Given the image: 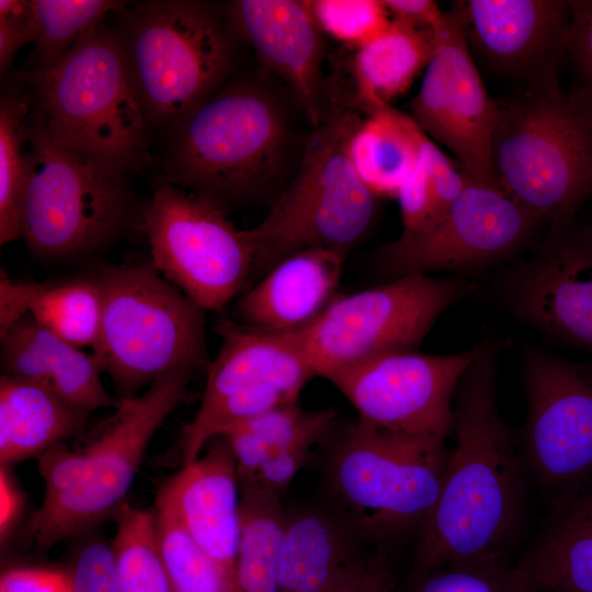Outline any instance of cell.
Returning a JSON list of instances; mask_svg holds the SVG:
<instances>
[{
  "instance_id": "1",
  "label": "cell",
  "mask_w": 592,
  "mask_h": 592,
  "mask_svg": "<svg viewBox=\"0 0 592 592\" xmlns=\"http://www.w3.org/2000/svg\"><path fill=\"white\" fill-rule=\"evenodd\" d=\"M496 383V351L485 342L455 394L456 445L447 454L437 501L419 528L415 569L509 558L531 475L520 433L498 411Z\"/></svg>"
},
{
  "instance_id": "2",
  "label": "cell",
  "mask_w": 592,
  "mask_h": 592,
  "mask_svg": "<svg viewBox=\"0 0 592 592\" xmlns=\"http://www.w3.org/2000/svg\"><path fill=\"white\" fill-rule=\"evenodd\" d=\"M192 376L171 372L143 394L117 399L110 418L81 444L60 443L37 458L44 500L26 534L38 550H49L116 514L151 439L185 398Z\"/></svg>"
},
{
  "instance_id": "3",
  "label": "cell",
  "mask_w": 592,
  "mask_h": 592,
  "mask_svg": "<svg viewBox=\"0 0 592 592\" xmlns=\"http://www.w3.org/2000/svg\"><path fill=\"white\" fill-rule=\"evenodd\" d=\"M111 30L147 129L171 135L228 80L235 39L226 9L197 0L145 1Z\"/></svg>"
},
{
  "instance_id": "4",
  "label": "cell",
  "mask_w": 592,
  "mask_h": 592,
  "mask_svg": "<svg viewBox=\"0 0 592 592\" xmlns=\"http://www.w3.org/2000/svg\"><path fill=\"white\" fill-rule=\"evenodd\" d=\"M283 102L250 78L227 81L170 135L163 180L225 209L263 193L289 149Z\"/></svg>"
},
{
  "instance_id": "5",
  "label": "cell",
  "mask_w": 592,
  "mask_h": 592,
  "mask_svg": "<svg viewBox=\"0 0 592 592\" xmlns=\"http://www.w3.org/2000/svg\"><path fill=\"white\" fill-rule=\"evenodd\" d=\"M492 162L499 184L550 227L592 201V96L582 87L498 100Z\"/></svg>"
},
{
  "instance_id": "6",
  "label": "cell",
  "mask_w": 592,
  "mask_h": 592,
  "mask_svg": "<svg viewBox=\"0 0 592 592\" xmlns=\"http://www.w3.org/2000/svg\"><path fill=\"white\" fill-rule=\"evenodd\" d=\"M352 106H333L312 127L294 177L266 216L249 229L254 276L305 250L349 254L368 232L376 200L357 177L349 143L363 118Z\"/></svg>"
},
{
  "instance_id": "7",
  "label": "cell",
  "mask_w": 592,
  "mask_h": 592,
  "mask_svg": "<svg viewBox=\"0 0 592 592\" xmlns=\"http://www.w3.org/2000/svg\"><path fill=\"white\" fill-rule=\"evenodd\" d=\"M25 79L58 146L122 177L147 162V125L119 47L104 22L53 68L25 73Z\"/></svg>"
},
{
  "instance_id": "8",
  "label": "cell",
  "mask_w": 592,
  "mask_h": 592,
  "mask_svg": "<svg viewBox=\"0 0 592 592\" xmlns=\"http://www.w3.org/2000/svg\"><path fill=\"white\" fill-rule=\"evenodd\" d=\"M91 277L102 299L92 353L112 379L117 399L139 395L171 372L207 368L205 310L151 262L105 265Z\"/></svg>"
},
{
  "instance_id": "9",
  "label": "cell",
  "mask_w": 592,
  "mask_h": 592,
  "mask_svg": "<svg viewBox=\"0 0 592 592\" xmlns=\"http://www.w3.org/2000/svg\"><path fill=\"white\" fill-rule=\"evenodd\" d=\"M325 470L333 508L364 542L420 528L440 496L445 441L357 420L333 432Z\"/></svg>"
},
{
  "instance_id": "10",
  "label": "cell",
  "mask_w": 592,
  "mask_h": 592,
  "mask_svg": "<svg viewBox=\"0 0 592 592\" xmlns=\"http://www.w3.org/2000/svg\"><path fill=\"white\" fill-rule=\"evenodd\" d=\"M27 145L22 238L33 253L54 261L90 255L133 224L136 206L124 177L54 143L34 102Z\"/></svg>"
},
{
  "instance_id": "11",
  "label": "cell",
  "mask_w": 592,
  "mask_h": 592,
  "mask_svg": "<svg viewBox=\"0 0 592 592\" xmlns=\"http://www.w3.org/2000/svg\"><path fill=\"white\" fill-rule=\"evenodd\" d=\"M476 288L468 280L407 274L337 295L296 332L316 376L403 351L418 350L439 317Z\"/></svg>"
},
{
  "instance_id": "12",
  "label": "cell",
  "mask_w": 592,
  "mask_h": 592,
  "mask_svg": "<svg viewBox=\"0 0 592 592\" xmlns=\"http://www.w3.org/2000/svg\"><path fill=\"white\" fill-rule=\"evenodd\" d=\"M151 263L203 310H221L254 276L249 229L217 203L162 179L139 212Z\"/></svg>"
},
{
  "instance_id": "13",
  "label": "cell",
  "mask_w": 592,
  "mask_h": 592,
  "mask_svg": "<svg viewBox=\"0 0 592 592\" xmlns=\"http://www.w3.org/2000/svg\"><path fill=\"white\" fill-rule=\"evenodd\" d=\"M216 332L220 346L206 368L200 407L180 435L181 466L240 423L297 402L316 377L296 332L267 333L227 319Z\"/></svg>"
},
{
  "instance_id": "14",
  "label": "cell",
  "mask_w": 592,
  "mask_h": 592,
  "mask_svg": "<svg viewBox=\"0 0 592 592\" xmlns=\"http://www.w3.org/2000/svg\"><path fill=\"white\" fill-rule=\"evenodd\" d=\"M480 345L456 354L403 351L328 375L358 421L410 435L443 440L454 429L459 380Z\"/></svg>"
},
{
  "instance_id": "15",
  "label": "cell",
  "mask_w": 592,
  "mask_h": 592,
  "mask_svg": "<svg viewBox=\"0 0 592 592\" xmlns=\"http://www.w3.org/2000/svg\"><path fill=\"white\" fill-rule=\"evenodd\" d=\"M412 119L477 183L501 187L492 162L499 102L489 95L463 29L458 1L444 12L436 49L409 102Z\"/></svg>"
},
{
  "instance_id": "16",
  "label": "cell",
  "mask_w": 592,
  "mask_h": 592,
  "mask_svg": "<svg viewBox=\"0 0 592 592\" xmlns=\"http://www.w3.org/2000/svg\"><path fill=\"white\" fill-rule=\"evenodd\" d=\"M540 223L501 187L470 180L435 225L383 246L376 265L392 278L480 266L524 246Z\"/></svg>"
},
{
  "instance_id": "17",
  "label": "cell",
  "mask_w": 592,
  "mask_h": 592,
  "mask_svg": "<svg viewBox=\"0 0 592 592\" xmlns=\"http://www.w3.org/2000/svg\"><path fill=\"white\" fill-rule=\"evenodd\" d=\"M527 418L520 432L531 477L561 488L592 469V362L532 350L524 357Z\"/></svg>"
},
{
  "instance_id": "18",
  "label": "cell",
  "mask_w": 592,
  "mask_h": 592,
  "mask_svg": "<svg viewBox=\"0 0 592 592\" xmlns=\"http://www.w3.org/2000/svg\"><path fill=\"white\" fill-rule=\"evenodd\" d=\"M469 52L478 66L521 83V90L560 88L570 3L563 0L458 1Z\"/></svg>"
},
{
  "instance_id": "19",
  "label": "cell",
  "mask_w": 592,
  "mask_h": 592,
  "mask_svg": "<svg viewBox=\"0 0 592 592\" xmlns=\"http://www.w3.org/2000/svg\"><path fill=\"white\" fill-rule=\"evenodd\" d=\"M512 311L544 334L592 354V223L550 229L543 249L519 271Z\"/></svg>"
},
{
  "instance_id": "20",
  "label": "cell",
  "mask_w": 592,
  "mask_h": 592,
  "mask_svg": "<svg viewBox=\"0 0 592 592\" xmlns=\"http://www.w3.org/2000/svg\"><path fill=\"white\" fill-rule=\"evenodd\" d=\"M226 13L237 38L292 90L312 127L325 117L323 34L305 0H236Z\"/></svg>"
},
{
  "instance_id": "21",
  "label": "cell",
  "mask_w": 592,
  "mask_h": 592,
  "mask_svg": "<svg viewBox=\"0 0 592 592\" xmlns=\"http://www.w3.org/2000/svg\"><path fill=\"white\" fill-rule=\"evenodd\" d=\"M206 447L160 490L170 499L191 538L224 571L232 592L240 536L236 459L224 435Z\"/></svg>"
},
{
  "instance_id": "22",
  "label": "cell",
  "mask_w": 592,
  "mask_h": 592,
  "mask_svg": "<svg viewBox=\"0 0 592 592\" xmlns=\"http://www.w3.org/2000/svg\"><path fill=\"white\" fill-rule=\"evenodd\" d=\"M337 414L333 407L306 410L297 401L228 431L224 436L235 455L239 489L282 497L314 447L331 435Z\"/></svg>"
},
{
  "instance_id": "23",
  "label": "cell",
  "mask_w": 592,
  "mask_h": 592,
  "mask_svg": "<svg viewBox=\"0 0 592 592\" xmlns=\"http://www.w3.org/2000/svg\"><path fill=\"white\" fill-rule=\"evenodd\" d=\"M346 258L312 249L283 259L241 296L239 322L275 334L307 328L337 297Z\"/></svg>"
},
{
  "instance_id": "24",
  "label": "cell",
  "mask_w": 592,
  "mask_h": 592,
  "mask_svg": "<svg viewBox=\"0 0 592 592\" xmlns=\"http://www.w3.org/2000/svg\"><path fill=\"white\" fill-rule=\"evenodd\" d=\"M1 364L3 374L37 383L89 413L117 403L103 385L98 357L52 333L30 314L1 333Z\"/></svg>"
},
{
  "instance_id": "25",
  "label": "cell",
  "mask_w": 592,
  "mask_h": 592,
  "mask_svg": "<svg viewBox=\"0 0 592 592\" xmlns=\"http://www.w3.org/2000/svg\"><path fill=\"white\" fill-rule=\"evenodd\" d=\"M361 543L334 508L287 511L277 592H334L364 557Z\"/></svg>"
},
{
  "instance_id": "26",
  "label": "cell",
  "mask_w": 592,
  "mask_h": 592,
  "mask_svg": "<svg viewBox=\"0 0 592 592\" xmlns=\"http://www.w3.org/2000/svg\"><path fill=\"white\" fill-rule=\"evenodd\" d=\"M89 412L32 380L0 378L1 466L38 458L53 446L81 433Z\"/></svg>"
},
{
  "instance_id": "27",
  "label": "cell",
  "mask_w": 592,
  "mask_h": 592,
  "mask_svg": "<svg viewBox=\"0 0 592 592\" xmlns=\"http://www.w3.org/2000/svg\"><path fill=\"white\" fill-rule=\"evenodd\" d=\"M357 109L366 117L351 136L348 148L351 163L374 196L396 198L419 162L423 130L410 115L391 104Z\"/></svg>"
},
{
  "instance_id": "28",
  "label": "cell",
  "mask_w": 592,
  "mask_h": 592,
  "mask_svg": "<svg viewBox=\"0 0 592 592\" xmlns=\"http://www.w3.org/2000/svg\"><path fill=\"white\" fill-rule=\"evenodd\" d=\"M436 49V31L391 20L376 37L354 50L352 107L390 104L426 69Z\"/></svg>"
},
{
  "instance_id": "29",
  "label": "cell",
  "mask_w": 592,
  "mask_h": 592,
  "mask_svg": "<svg viewBox=\"0 0 592 592\" xmlns=\"http://www.w3.org/2000/svg\"><path fill=\"white\" fill-rule=\"evenodd\" d=\"M286 515L281 497L240 490V536L232 592H277Z\"/></svg>"
},
{
  "instance_id": "30",
  "label": "cell",
  "mask_w": 592,
  "mask_h": 592,
  "mask_svg": "<svg viewBox=\"0 0 592 592\" xmlns=\"http://www.w3.org/2000/svg\"><path fill=\"white\" fill-rule=\"evenodd\" d=\"M519 565L536 592H592V502L555 525Z\"/></svg>"
},
{
  "instance_id": "31",
  "label": "cell",
  "mask_w": 592,
  "mask_h": 592,
  "mask_svg": "<svg viewBox=\"0 0 592 592\" xmlns=\"http://www.w3.org/2000/svg\"><path fill=\"white\" fill-rule=\"evenodd\" d=\"M33 96L25 84L2 92L0 101V244L22 238L29 183L27 119Z\"/></svg>"
},
{
  "instance_id": "32",
  "label": "cell",
  "mask_w": 592,
  "mask_h": 592,
  "mask_svg": "<svg viewBox=\"0 0 592 592\" xmlns=\"http://www.w3.org/2000/svg\"><path fill=\"white\" fill-rule=\"evenodd\" d=\"M114 517L116 532L111 545L117 592H174L155 510L125 502Z\"/></svg>"
},
{
  "instance_id": "33",
  "label": "cell",
  "mask_w": 592,
  "mask_h": 592,
  "mask_svg": "<svg viewBox=\"0 0 592 592\" xmlns=\"http://www.w3.org/2000/svg\"><path fill=\"white\" fill-rule=\"evenodd\" d=\"M126 4L116 0H33L36 37L26 75L53 68L109 13Z\"/></svg>"
},
{
  "instance_id": "34",
  "label": "cell",
  "mask_w": 592,
  "mask_h": 592,
  "mask_svg": "<svg viewBox=\"0 0 592 592\" xmlns=\"http://www.w3.org/2000/svg\"><path fill=\"white\" fill-rule=\"evenodd\" d=\"M29 314L70 344L93 349L101 328V294L92 277L41 283Z\"/></svg>"
},
{
  "instance_id": "35",
  "label": "cell",
  "mask_w": 592,
  "mask_h": 592,
  "mask_svg": "<svg viewBox=\"0 0 592 592\" xmlns=\"http://www.w3.org/2000/svg\"><path fill=\"white\" fill-rule=\"evenodd\" d=\"M155 513L174 592H231L224 571L191 538L161 490L156 498Z\"/></svg>"
},
{
  "instance_id": "36",
  "label": "cell",
  "mask_w": 592,
  "mask_h": 592,
  "mask_svg": "<svg viewBox=\"0 0 592 592\" xmlns=\"http://www.w3.org/2000/svg\"><path fill=\"white\" fill-rule=\"evenodd\" d=\"M406 592H536L510 558L454 562L430 569L413 568Z\"/></svg>"
},
{
  "instance_id": "37",
  "label": "cell",
  "mask_w": 592,
  "mask_h": 592,
  "mask_svg": "<svg viewBox=\"0 0 592 592\" xmlns=\"http://www.w3.org/2000/svg\"><path fill=\"white\" fill-rule=\"evenodd\" d=\"M323 35L353 52L390 24L383 0H305Z\"/></svg>"
},
{
  "instance_id": "38",
  "label": "cell",
  "mask_w": 592,
  "mask_h": 592,
  "mask_svg": "<svg viewBox=\"0 0 592 592\" xmlns=\"http://www.w3.org/2000/svg\"><path fill=\"white\" fill-rule=\"evenodd\" d=\"M396 198L399 202L402 224L400 235L403 236L415 235L429 229L446 214L433 189L421 152L415 169Z\"/></svg>"
},
{
  "instance_id": "39",
  "label": "cell",
  "mask_w": 592,
  "mask_h": 592,
  "mask_svg": "<svg viewBox=\"0 0 592 592\" xmlns=\"http://www.w3.org/2000/svg\"><path fill=\"white\" fill-rule=\"evenodd\" d=\"M70 574L72 592H117L112 545L102 539L86 543Z\"/></svg>"
},
{
  "instance_id": "40",
  "label": "cell",
  "mask_w": 592,
  "mask_h": 592,
  "mask_svg": "<svg viewBox=\"0 0 592 592\" xmlns=\"http://www.w3.org/2000/svg\"><path fill=\"white\" fill-rule=\"evenodd\" d=\"M33 0H0V71L3 75L24 45L34 43Z\"/></svg>"
},
{
  "instance_id": "41",
  "label": "cell",
  "mask_w": 592,
  "mask_h": 592,
  "mask_svg": "<svg viewBox=\"0 0 592 592\" xmlns=\"http://www.w3.org/2000/svg\"><path fill=\"white\" fill-rule=\"evenodd\" d=\"M566 56L573 62L582 87L592 96V0H570Z\"/></svg>"
},
{
  "instance_id": "42",
  "label": "cell",
  "mask_w": 592,
  "mask_h": 592,
  "mask_svg": "<svg viewBox=\"0 0 592 592\" xmlns=\"http://www.w3.org/2000/svg\"><path fill=\"white\" fill-rule=\"evenodd\" d=\"M0 592H72L71 574L50 568H12L1 576Z\"/></svg>"
},
{
  "instance_id": "43",
  "label": "cell",
  "mask_w": 592,
  "mask_h": 592,
  "mask_svg": "<svg viewBox=\"0 0 592 592\" xmlns=\"http://www.w3.org/2000/svg\"><path fill=\"white\" fill-rule=\"evenodd\" d=\"M334 592H392L383 553L364 556Z\"/></svg>"
},
{
  "instance_id": "44",
  "label": "cell",
  "mask_w": 592,
  "mask_h": 592,
  "mask_svg": "<svg viewBox=\"0 0 592 592\" xmlns=\"http://www.w3.org/2000/svg\"><path fill=\"white\" fill-rule=\"evenodd\" d=\"M1 289V333L5 332L16 320L29 314L41 283H15L3 271L0 278Z\"/></svg>"
},
{
  "instance_id": "45",
  "label": "cell",
  "mask_w": 592,
  "mask_h": 592,
  "mask_svg": "<svg viewBox=\"0 0 592 592\" xmlns=\"http://www.w3.org/2000/svg\"><path fill=\"white\" fill-rule=\"evenodd\" d=\"M391 20L418 29L436 31L443 23L444 12L432 0H383Z\"/></svg>"
},
{
  "instance_id": "46",
  "label": "cell",
  "mask_w": 592,
  "mask_h": 592,
  "mask_svg": "<svg viewBox=\"0 0 592 592\" xmlns=\"http://www.w3.org/2000/svg\"><path fill=\"white\" fill-rule=\"evenodd\" d=\"M0 493H1V517L0 530L1 537H5L15 522L23 498L20 489L16 487L12 476L9 473V466H1L0 474Z\"/></svg>"
},
{
  "instance_id": "47",
  "label": "cell",
  "mask_w": 592,
  "mask_h": 592,
  "mask_svg": "<svg viewBox=\"0 0 592 592\" xmlns=\"http://www.w3.org/2000/svg\"><path fill=\"white\" fill-rule=\"evenodd\" d=\"M591 204H592V201H591Z\"/></svg>"
}]
</instances>
